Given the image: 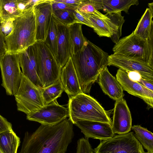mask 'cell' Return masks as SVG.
I'll list each match as a JSON object with an SVG mask.
<instances>
[{"label":"cell","mask_w":153,"mask_h":153,"mask_svg":"<svg viewBox=\"0 0 153 153\" xmlns=\"http://www.w3.org/2000/svg\"><path fill=\"white\" fill-rule=\"evenodd\" d=\"M73 125L66 119L54 125H41L32 133L26 132L19 153H66L74 136Z\"/></svg>","instance_id":"6da1fadb"},{"label":"cell","mask_w":153,"mask_h":153,"mask_svg":"<svg viewBox=\"0 0 153 153\" xmlns=\"http://www.w3.org/2000/svg\"><path fill=\"white\" fill-rule=\"evenodd\" d=\"M109 55L88 40L82 48L71 56L82 92L89 94L101 71L108 66Z\"/></svg>","instance_id":"7a4b0ae2"},{"label":"cell","mask_w":153,"mask_h":153,"mask_svg":"<svg viewBox=\"0 0 153 153\" xmlns=\"http://www.w3.org/2000/svg\"><path fill=\"white\" fill-rule=\"evenodd\" d=\"M36 26L33 7L26 10L13 21L11 33L6 36L7 51L19 53L36 40Z\"/></svg>","instance_id":"3957f363"},{"label":"cell","mask_w":153,"mask_h":153,"mask_svg":"<svg viewBox=\"0 0 153 153\" xmlns=\"http://www.w3.org/2000/svg\"><path fill=\"white\" fill-rule=\"evenodd\" d=\"M68 108L69 119L73 124L81 120L112 124L108 112L95 99L83 93L69 98Z\"/></svg>","instance_id":"277c9868"},{"label":"cell","mask_w":153,"mask_h":153,"mask_svg":"<svg viewBox=\"0 0 153 153\" xmlns=\"http://www.w3.org/2000/svg\"><path fill=\"white\" fill-rule=\"evenodd\" d=\"M112 51L114 54L153 65V40L142 39L135 35L133 31L119 39Z\"/></svg>","instance_id":"5b68a950"},{"label":"cell","mask_w":153,"mask_h":153,"mask_svg":"<svg viewBox=\"0 0 153 153\" xmlns=\"http://www.w3.org/2000/svg\"><path fill=\"white\" fill-rule=\"evenodd\" d=\"M38 64V76L43 88L48 87L60 79L62 68L55 56L44 42L34 44Z\"/></svg>","instance_id":"8992f818"},{"label":"cell","mask_w":153,"mask_h":153,"mask_svg":"<svg viewBox=\"0 0 153 153\" xmlns=\"http://www.w3.org/2000/svg\"><path fill=\"white\" fill-rule=\"evenodd\" d=\"M41 89L22 74L19 87L14 95L17 110L27 115L44 105Z\"/></svg>","instance_id":"52a82bcc"},{"label":"cell","mask_w":153,"mask_h":153,"mask_svg":"<svg viewBox=\"0 0 153 153\" xmlns=\"http://www.w3.org/2000/svg\"><path fill=\"white\" fill-rule=\"evenodd\" d=\"M20 53L7 52L0 58L1 85L8 95H14L20 85L22 73L19 64Z\"/></svg>","instance_id":"ba28073f"},{"label":"cell","mask_w":153,"mask_h":153,"mask_svg":"<svg viewBox=\"0 0 153 153\" xmlns=\"http://www.w3.org/2000/svg\"><path fill=\"white\" fill-rule=\"evenodd\" d=\"M94 153H146L133 132L115 135L101 141L93 150Z\"/></svg>","instance_id":"9c48e42d"},{"label":"cell","mask_w":153,"mask_h":153,"mask_svg":"<svg viewBox=\"0 0 153 153\" xmlns=\"http://www.w3.org/2000/svg\"><path fill=\"white\" fill-rule=\"evenodd\" d=\"M87 15L94 31L100 37H109L115 44L117 42L121 36L122 27L125 21L121 12L109 14L104 19Z\"/></svg>","instance_id":"30bf717a"},{"label":"cell","mask_w":153,"mask_h":153,"mask_svg":"<svg viewBox=\"0 0 153 153\" xmlns=\"http://www.w3.org/2000/svg\"><path fill=\"white\" fill-rule=\"evenodd\" d=\"M68 117V108L59 105L56 100L27 115L26 118L41 125L53 126L60 123Z\"/></svg>","instance_id":"8fae6325"},{"label":"cell","mask_w":153,"mask_h":153,"mask_svg":"<svg viewBox=\"0 0 153 153\" xmlns=\"http://www.w3.org/2000/svg\"><path fill=\"white\" fill-rule=\"evenodd\" d=\"M107 65L116 66L127 72H138L143 78L153 82V65L149 63L113 54L108 56Z\"/></svg>","instance_id":"7c38bea8"},{"label":"cell","mask_w":153,"mask_h":153,"mask_svg":"<svg viewBox=\"0 0 153 153\" xmlns=\"http://www.w3.org/2000/svg\"><path fill=\"white\" fill-rule=\"evenodd\" d=\"M36 26V42H44L53 14L51 0L42 1L33 6Z\"/></svg>","instance_id":"4fadbf2b"},{"label":"cell","mask_w":153,"mask_h":153,"mask_svg":"<svg viewBox=\"0 0 153 153\" xmlns=\"http://www.w3.org/2000/svg\"><path fill=\"white\" fill-rule=\"evenodd\" d=\"M19 64L22 74L38 87L43 88L38 76L37 58L34 45L20 53Z\"/></svg>","instance_id":"5bb4252c"},{"label":"cell","mask_w":153,"mask_h":153,"mask_svg":"<svg viewBox=\"0 0 153 153\" xmlns=\"http://www.w3.org/2000/svg\"><path fill=\"white\" fill-rule=\"evenodd\" d=\"M81 130L85 137L103 141L111 138L115 135L111 124L101 122L87 120H79L74 124Z\"/></svg>","instance_id":"9a60e30c"},{"label":"cell","mask_w":153,"mask_h":153,"mask_svg":"<svg viewBox=\"0 0 153 153\" xmlns=\"http://www.w3.org/2000/svg\"><path fill=\"white\" fill-rule=\"evenodd\" d=\"M111 127L114 134H118L128 133L131 129V113L123 97L116 100Z\"/></svg>","instance_id":"2e32d148"},{"label":"cell","mask_w":153,"mask_h":153,"mask_svg":"<svg viewBox=\"0 0 153 153\" xmlns=\"http://www.w3.org/2000/svg\"><path fill=\"white\" fill-rule=\"evenodd\" d=\"M116 77L123 90L141 99L149 108H153V91L138 82L131 80L128 77L127 72L120 69L117 70Z\"/></svg>","instance_id":"e0dca14e"},{"label":"cell","mask_w":153,"mask_h":153,"mask_svg":"<svg viewBox=\"0 0 153 153\" xmlns=\"http://www.w3.org/2000/svg\"><path fill=\"white\" fill-rule=\"evenodd\" d=\"M55 18L57 28V52L55 58L58 64L62 68L71 56V41L69 26L63 24Z\"/></svg>","instance_id":"ac0fdd59"},{"label":"cell","mask_w":153,"mask_h":153,"mask_svg":"<svg viewBox=\"0 0 153 153\" xmlns=\"http://www.w3.org/2000/svg\"><path fill=\"white\" fill-rule=\"evenodd\" d=\"M60 79L69 98L83 93L71 56L62 68Z\"/></svg>","instance_id":"d6986e66"},{"label":"cell","mask_w":153,"mask_h":153,"mask_svg":"<svg viewBox=\"0 0 153 153\" xmlns=\"http://www.w3.org/2000/svg\"><path fill=\"white\" fill-rule=\"evenodd\" d=\"M98 83L103 92L112 99L116 100L124 95L123 90L116 78L105 67L98 77Z\"/></svg>","instance_id":"ffe728a7"},{"label":"cell","mask_w":153,"mask_h":153,"mask_svg":"<svg viewBox=\"0 0 153 153\" xmlns=\"http://www.w3.org/2000/svg\"><path fill=\"white\" fill-rule=\"evenodd\" d=\"M153 11L147 8L133 31L134 34L144 39H153Z\"/></svg>","instance_id":"44dd1931"},{"label":"cell","mask_w":153,"mask_h":153,"mask_svg":"<svg viewBox=\"0 0 153 153\" xmlns=\"http://www.w3.org/2000/svg\"><path fill=\"white\" fill-rule=\"evenodd\" d=\"M20 139L12 129L0 133V150L3 153H17Z\"/></svg>","instance_id":"7402d4cb"},{"label":"cell","mask_w":153,"mask_h":153,"mask_svg":"<svg viewBox=\"0 0 153 153\" xmlns=\"http://www.w3.org/2000/svg\"><path fill=\"white\" fill-rule=\"evenodd\" d=\"M102 10L107 15L123 11L128 13V10L132 5H137L138 0H102Z\"/></svg>","instance_id":"603a6c76"},{"label":"cell","mask_w":153,"mask_h":153,"mask_svg":"<svg viewBox=\"0 0 153 153\" xmlns=\"http://www.w3.org/2000/svg\"><path fill=\"white\" fill-rule=\"evenodd\" d=\"M82 24L75 23L69 26L71 43V56L80 51L87 42L82 30Z\"/></svg>","instance_id":"cb8c5ba5"},{"label":"cell","mask_w":153,"mask_h":153,"mask_svg":"<svg viewBox=\"0 0 153 153\" xmlns=\"http://www.w3.org/2000/svg\"><path fill=\"white\" fill-rule=\"evenodd\" d=\"M0 12L1 22L13 21L22 13L18 8L17 0H0Z\"/></svg>","instance_id":"d4e9b609"},{"label":"cell","mask_w":153,"mask_h":153,"mask_svg":"<svg viewBox=\"0 0 153 153\" xmlns=\"http://www.w3.org/2000/svg\"><path fill=\"white\" fill-rule=\"evenodd\" d=\"M131 129L135 132V137L147 151L146 153H153V133L140 125H134Z\"/></svg>","instance_id":"484cf974"},{"label":"cell","mask_w":153,"mask_h":153,"mask_svg":"<svg viewBox=\"0 0 153 153\" xmlns=\"http://www.w3.org/2000/svg\"><path fill=\"white\" fill-rule=\"evenodd\" d=\"M76 9L84 14L92 15L101 19L107 17V16L98 11L102 9V0H84Z\"/></svg>","instance_id":"4316f807"},{"label":"cell","mask_w":153,"mask_h":153,"mask_svg":"<svg viewBox=\"0 0 153 153\" xmlns=\"http://www.w3.org/2000/svg\"><path fill=\"white\" fill-rule=\"evenodd\" d=\"M42 94L45 105L56 100L60 97L64 91L60 79L53 84L45 88H41Z\"/></svg>","instance_id":"83f0119b"},{"label":"cell","mask_w":153,"mask_h":153,"mask_svg":"<svg viewBox=\"0 0 153 153\" xmlns=\"http://www.w3.org/2000/svg\"><path fill=\"white\" fill-rule=\"evenodd\" d=\"M57 24L55 18L52 14L47 37L44 42L51 50L55 57L57 52Z\"/></svg>","instance_id":"f1b7e54d"},{"label":"cell","mask_w":153,"mask_h":153,"mask_svg":"<svg viewBox=\"0 0 153 153\" xmlns=\"http://www.w3.org/2000/svg\"><path fill=\"white\" fill-rule=\"evenodd\" d=\"M74 10H56L53 11L52 14L54 17L60 22L69 26L75 23L73 14Z\"/></svg>","instance_id":"f546056e"},{"label":"cell","mask_w":153,"mask_h":153,"mask_svg":"<svg viewBox=\"0 0 153 153\" xmlns=\"http://www.w3.org/2000/svg\"><path fill=\"white\" fill-rule=\"evenodd\" d=\"M93 150L88 139L82 137L77 140L76 153H91Z\"/></svg>","instance_id":"4dcf8cb0"},{"label":"cell","mask_w":153,"mask_h":153,"mask_svg":"<svg viewBox=\"0 0 153 153\" xmlns=\"http://www.w3.org/2000/svg\"><path fill=\"white\" fill-rule=\"evenodd\" d=\"M73 14L75 20V23L85 25L93 28V25L87 14L80 12L76 8L74 10Z\"/></svg>","instance_id":"1f68e13d"},{"label":"cell","mask_w":153,"mask_h":153,"mask_svg":"<svg viewBox=\"0 0 153 153\" xmlns=\"http://www.w3.org/2000/svg\"><path fill=\"white\" fill-rule=\"evenodd\" d=\"M42 1V0H17L18 8L22 12L26 10L33 7L35 4Z\"/></svg>","instance_id":"d6a6232c"},{"label":"cell","mask_w":153,"mask_h":153,"mask_svg":"<svg viewBox=\"0 0 153 153\" xmlns=\"http://www.w3.org/2000/svg\"><path fill=\"white\" fill-rule=\"evenodd\" d=\"M51 2L53 12L59 10H74L77 7V6L73 5L55 2L53 0H51Z\"/></svg>","instance_id":"836d02e7"},{"label":"cell","mask_w":153,"mask_h":153,"mask_svg":"<svg viewBox=\"0 0 153 153\" xmlns=\"http://www.w3.org/2000/svg\"><path fill=\"white\" fill-rule=\"evenodd\" d=\"M13 21L10 20L3 21L0 25L2 32L6 36L11 33L13 29Z\"/></svg>","instance_id":"e575fe53"},{"label":"cell","mask_w":153,"mask_h":153,"mask_svg":"<svg viewBox=\"0 0 153 153\" xmlns=\"http://www.w3.org/2000/svg\"><path fill=\"white\" fill-rule=\"evenodd\" d=\"M6 38L0 27V58L7 51Z\"/></svg>","instance_id":"d590c367"},{"label":"cell","mask_w":153,"mask_h":153,"mask_svg":"<svg viewBox=\"0 0 153 153\" xmlns=\"http://www.w3.org/2000/svg\"><path fill=\"white\" fill-rule=\"evenodd\" d=\"M11 129V124L0 115V133Z\"/></svg>","instance_id":"8d00e7d4"},{"label":"cell","mask_w":153,"mask_h":153,"mask_svg":"<svg viewBox=\"0 0 153 153\" xmlns=\"http://www.w3.org/2000/svg\"><path fill=\"white\" fill-rule=\"evenodd\" d=\"M138 82L146 88L153 91V82L141 77Z\"/></svg>","instance_id":"74e56055"},{"label":"cell","mask_w":153,"mask_h":153,"mask_svg":"<svg viewBox=\"0 0 153 153\" xmlns=\"http://www.w3.org/2000/svg\"><path fill=\"white\" fill-rule=\"evenodd\" d=\"M56 2H60L77 6L81 3L84 0H53Z\"/></svg>","instance_id":"f35d334b"},{"label":"cell","mask_w":153,"mask_h":153,"mask_svg":"<svg viewBox=\"0 0 153 153\" xmlns=\"http://www.w3.org/2000/svg\"><path fill=\"white\" fill-rule=\"evenodd\" d=\"M127 73L130 79L134 82H138L142 77L140 74L136 71H129Z\"/></svg>","instance_id":"ab89813d"},{"label":"cell","mask_w":153,"mask_h":153,"mask_svg":"<svg viewBox=\"0 0 153 153\" xmlns=\"http://www.w3.org/2000/svg\"><path fill=\"white\" fill-rule=\"evenodd\" d=\"M149 8L152 11H153V3L148 4Z\"/></svg>","instance_id":"60d3db41"},{"label":"cell","mask_w":153,"mask_h":153,"mask_svg":"<svg viewBox=\"0 0 153 153\" xmlns=\"http://www.w3.org/2000/svg\"><path fill=\"white\" fill-rule=\"evenodd\" d=\"M2 22V19L1 16V14H0V25L1 22Z\"/></svg>","instance_id":"b9f144b4"},{"label":"cell","mask_w":153,"mask_h":153,"mask_svg":"<svg viewBox=\"0 0 153 153\" xmlns=\"http://www.w3.org/2000/svg\"><path fill=\"white\" fill-rule=\"evenodd\" d=\"M0 153H3V152L1 151V150H0Z\"/></svg>","instance_id":"7bdbcfd3"},{"label":"cell","mask_w":153,"mask_h":153,"mask_svg":"<svg viewBox=\"0 0 153 153\" xmlns=\"http://www.w3.org/2000/svg\"><path fill=\"white\" fill-rule=\"evenodd\" d=\"M91 153H94L93 152V151Z\"/></svg>","instance_id":"ee69618b"},{"label":"cell","mask_w":153,"mask_h":153,"mask_svg":"<svg viewBox=\"0 0 153 153\" xmlns=\"http://www.w3.org/2000/svg\"></svg>","instance_id":"f6af8a7d"}]
</instances>
